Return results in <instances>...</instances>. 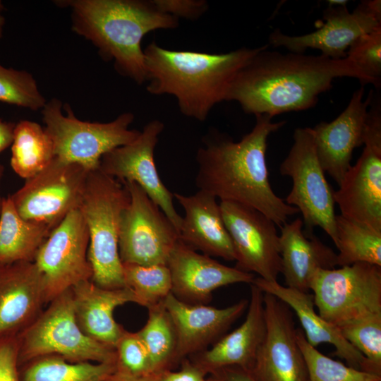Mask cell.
<instances>
[{"mask_svg":"<svg viewBox=\"0 0 381 381\" xmlns=\"http://www.w3.org/2000/svg\"><path fill=\"white\" fill-rule=\"evenodd\" d=\"M207 373L189 358L183 359L180 369L169 370L161 375V381H202Z\"/></svg>","mask_w":381,"mask_h":381,"instance_id":"40","label":"cell"},{"mask_svg":"<svg viewBox=\"0 0 381 381\" xmlns=\"http://www.w3.org/2000/svg\"><path fill=\"white\" fill-rule=\"evenodd\" d=\"M202 381H221V380L217 376L210 374L207 378L205 377Z\"/></svg>","mask_w":381,"mask_h":381,"instance_id":"47","label":"cell"},{"mask_svg":"<svg viewBox=\"0 0 381 381\" xmlns=\"http://www.w3.org/2000/svg\"><path fill=\"white\" fill-rule=\"evenodd\" d=\"M323 18L325 23L320 28L303 35L291 36L277 29L270 35L269 42L291 52L303 53L310 48L333 59H344L355 40L381 26V1H363L352 12L346 6H328Z\"/></svg>","mask_w":381,"mask_h":381,"instance_id":"15","label":"cell"},{"mask_svg":"<svg viewBox=\"0 0 381 381\" xmlns=\"http://www.w3.org/2000/svg\"><path fill=\"white\" fill-rule=\"evenodd\" d=\"M164 128L162 121H149L131 143L105 154L99 169L120 182L139 185L160 207L179 233L182 217L176 210L174 195L161 180L154 159V152Z\"/></svg>","mask_w":381,"mask_h":381,"instance_id":"16","label":"cell"},{"mask_svg":"<svg viewBox=\"0 0 381 381\" xmlns=\"http://www.w3.org/2000/svg\"><path fill=\"white\" fill-rule=\"evenodd\" d=\"M61 107V102L53 98L42 109L55 157L81 165L89 171L99 168L105 154L131 143L140 133L129 128L134 119L131 113L121 114L109 122H88L77 119L70 105L64 107L66 115Z\"/></svg>","mask_w":381,"mask_h":381,"instance_id":"7","label":"cell"},{"mask_svg":"<svg viewBox=\"0 0 381 381\" xmlns=\"http://www.w3.org/2000/svg\"><path fill=\"white\" fill-rule=\"evenodd\" d=\"M126 286L134 292L138 304L147 308L162 302L171 293V278L167 265L122 263Z\"/></svg>","mask_w":381,"mask_h":381,"instance_id":"32","label":"cell"},{"mask_svg":"<svg viewBox=\"0 0 381 381\" xmlns=\"http://www.w3.org/2000/svg\"><path fill=\"white\" fill-rule=\"evenodd\" d=\"M130 200L121 219L119 252L122 263L166 265L179 233L160 207L135 182H121Z\"/></svg>","mask_w":381,"mask_h":381,"instance_id":"12","label":"cell"},{"mask_svg":"<svg viewBox=\"0 0 381 381\" xmlns=\"http://www.w3.org/2000/svg\"><path fill=\"white\" fill-rule=\"evenodd\" d=\"M75 315L83 332L90 338L115 349L123 327L114 318V311L138 299L128 286L105 289L86 280L72 289Z\"/></svg>","mask_w":381,"mask_h":381,"instance_id":"26","label":"cell"},{"mask_svg":"<svg viewBox=\"0 0 381 381\" xmlns=\"http://www.w3.org/2000/svg\"><path fill=\"white\" fill-rule=\"evenodd\" d=\"M20 381H106L115 363L68 361L55 355L44 356L24 364Z\"/></svg>","mask_w":381,"mask_h":381,"instance_id":"30","label":"cell"},{"mask_svg":"<svg viewBox=\"0 0 381 381\" xmlns=\"http://www.w3.org/2000/svg\"><path fill=\"white\" fill-rule=\"evenodd\" d=\"M17 335L0 337V381H20Z\"/></svg>","mask_w":381,"mask_h":381,"instance_id":"38","label":"cell"},{"mask_svg":"<svg viewBox=\"0 0 381 381\" xmlns=\"http://www.w3.org/2000/svg\"><path fill=\"white\" fill-rule=\"evenodd\" d=\"M161 375L157 374L134 375L116 368L106 381H161Z\"/></svg>","mask_w":381,"mask_h":381,"instance_id":"42","label":"cell"},{"mask_svg":"<svg viewBox=\"0 0 381 381\" xmlns=\"http://www.w3.org/2000/svg\"><path fill=\"white\" fill-rule=\"evenodd\" d=\"M264 293L250 284L248 312L243 322L207 349L188 358L207 375L228 366L250 371L265 337Z\"/></svg>","mask_w":381,"mask_h":381,"instance_id":"22","label":"cell"},{"mask_svg":"<svg viewBox=\"0 0 381 381\" xmlns=\"http://www.w3.org/2000/svg\"><path fill=\"white\" fill-rule=\"evenodd\" d=\"M164 301L147 308V320L137 332L149 354L152 370L157 375L179 365L176 332Z\"/></svg>","mask_w":381,"mask_h":381,"instance_id":"29","label":"cell"},{"mask_svg":"<svg viewBox=\"0 0 381 381\" xmlns=\"http://www.w3.org/2000/svg\"><path fill=\"white\" fill-rule=\"evenodd\" d=\"M297 218L280 228L281 273L286 286L309 292L313 274L319 270L335 268L337 253L313 232L303 229Z\"/></svg>","mask_w":381,"mask_h":381,"instance_id":"25","label":"cell"},{"mask_svg":"<svg viewBox=\"0 0 381 381\" xmlns=\"http://www.w3.org/2000/svg\"><path fill=\"white\" fill-rule=\"evenodd\" d=\"M293 138V145L279 167L280 174L292 181L291 189L284 201L302 214L305 231L313 232L314 227L320 226L334 242L333 190L317 157L313 130L297 128Z\"/></svg>","mask_w":381,"mask_h":381,"instance_id":"9","label":"cell"},{"mask_svg":"<svg viewBox=\"0 0 381 381\" xmlns=\"http://www.w3.org/2000/svg\"><path fill=\"white\" fill-rule=\"evenodd\" d=\"M130 200L126 187L99 169L88 174L79 211L89 234L91 281L105 289L126 286L119 252L122 214Z\"/></svg>","mask_w":381,"mask_h":381,"instance_id":"5","label":"cell"},{"mask_svg":"<svg viewBox=\"0 0 381 381\" xmlns=\"http://www.w3.org/2000/svg\"><path fill=\"white\" fill-rule=\"evenodd\" d=\"M177 336V359L181 362L202 352L221 339L248 307L242 299L228 307L218 308L207 304H190L171 293L164 301Z\"/></svg>","mask_w":381,"mask_h":381,"instance_id":"20","label":"cell"},{"mask_svg":"<svg viewBox=\"0 0 381 381\" xmlns=\"http://www.w3.org/2000/svg\"><path fill=\"white\" fill-rule=\"evenodd\" d=\"M0 102L33 111L42 109L47 103L30 73L7 68L1 64Z\"/></svg>","mask_w":381,"mask_h":381,"instance_id":"34","label":"cell"},{"mask_svg":"<svg viewBox=\"0 0 381 381\" xmlns=\"http://www.w3.org/2000/svg\"><path fill=\"white\" fill-rule=\"evenodd\" d=\"M115 351L117 369L134 375L155 374L146 347L137 332L124 329Z\"/></svg>","mask_w":381,"mask_h":381,"instance_id":"37","label":"cell"},{"mask_svg":"<svg viewBox=\"0 0 381 381\" xmlns=\"http://www.w3.org/2000/svg\"><path fill=\"white\" fill-rule=\"evenodd\" d=\"M73 30L90 40L121 75L146 81L143 38L156 30L174 29L179 19L161 11L153 0H73Z\"/></svg>","mask_w":381,"mask_h":381,"instance_id":"4","label":"cell"},{"mask_svg":"<svg viewBox=\"0 0 381 381\" xmlns=\"http://www.w3.org/2000/svg\"><path fill=\"white\" fill-rule=\"evenodd\" d=\"M310 291L318 314L339 329L381 314V267L359 262L319 270L312 277Z\"/></svg>","mask_w":381,"mask_h":381,"instance_id":"8","label":"cell"},{"mask_svg":"<svg viewBox=\"0 0 381 381\" xmlns=\"http://www.w3.org/2000/svg\"><path fill=\"white\" fill-rule=\"evenodd\" d=\"M4 10V6L2 4V2L0 1V13Z\"/></svg>","mask_w":381,"mask_h":381,"instance_id":"48","label":"cell"},{"mask_svg":"<svg viewBox=\"0 0 381 381\" xmlns=\"http://www.w3.org/2000/svg\"><path fill=\"white\" fill-rule=\"evenodd\" d=\"M335 233L337 265L363 262L381 267V232L339 214L335 216Z\"/></svg>","mask_w":381,"mask_h":381,"instance_id":"31","label":"cell"},{"mask_svg":"<svg viewBox=\"0 0 381 381\" xmlns=\"http://www.w3.org/2000/svg\"><path fill=\"white\" fill-rule=\"evenodd\" d=\"M18 335L19 365L55 355L73 362L115 363L114 348L85 334L75 315L71 289L49 303Z\"/></svg>","mask_w":381,"mask_h":381,"instance_id":"6","label":"cell"},{"mask_svg":"<svg viewBox=\"0 0 381 381\" xmlns=\"http://www.w3.org/2000/svg\"><path fill=\"white\" fill-rule=\"evenodd\" d=\"M88 246L87 227L77 209L51 231L33 261L44 279L47 303L80 282L91 280Z\"/></svg>","mask_w":381,"mask_h":381,"instance_id":"13","label":"cell"},{"mask_svg":"<svg viewBox=\"0 0 381 381\" xmlns=\"http://www.w3.org/2000/svg\"><path fill=\"white\" fill-rule=\"evenodd\" d=\"M263 301L266 331L250 373L258 381H308L291 309L270 294Z\"/></svg>","mask_w":381,"mask_h":381,"instance_id":"17","label":"cell"},{"mask_svg":"<svg viewBox=\"0 0 381 381\" xmlns=\"http://www.w3.org/2000/svg\"><path fill=\"white\" fill-rule=\"evenodd\" d=\"M348 1L346 0H329L327 4L329 6H346Z\"/></svg>","mask_w":381,"mask_h":381,"instance_id":"44","label":"cell"},{"mask_svg":"<svg viewBox=\"0 0 381 381\" xmlns=\"http://www.w3.org/2000/svg\"><path fill=\"white\" fill-rule=\"evenodd\" d=\"M171 278V294L190 304H207L214 290L236 283L251 284L254 274L224 265L189 248L180 240L167 262Z\"/></svg>","mask_w":381,"mask_h":381,"instance_id":"18","label":"cell"},{"mask_svg":"<svg viewBox=\"0 0 381 381\" xmlns=\"http://www.w3.org/2000/svg\"><path fill=\"white\" fill-rule=\"evenodd\" d=\"M363 150L333 191L341 215L381 232V104H370Z\"/></svg>","mask_w":381,"mask_h":381,"instance_id":"11","label":"cell"},{"mask_svg":"<svg viewBox=\"0 0 381 381\" xmlns=\"http://www.w3.org/2000/svg\"><path fill=\"white\" fill-rule=\"evenodd\" d=\"M16 123L0 119V153L11 145Z\"/></svg>","mask_w":381,"mask_h":381,"instance_id":"43","label":"cell"},{"mask_svg":"<svg viewBox=\"0 0 381 381\" xmlns=\"http://www.w3.org/2000/svg\"><path fill=\"white\" fill-rule=\"evenodd\" d=\"M46 303L44 279L34 262L0 264V337L18 335Z\"/></svg>","mask_w":381,"mask_h":381,"instance_id":"21","label":"cell"},{"mask_svg":"<svg viewBox=\"0 0 381 381\" xmlns=\"http://www.w3.org/2000/svg\"><path fill=\"white\" fill-rule=\"evenodd\" d=\"M364 87L356 90L347 107L333 121H322L312 128L319 162L340 185L349 169L355 148L363 145L370 95L363 100Z\"/></svg>","mask_w":381,"mask_h":381,"instance_id":"19","label":"cell"},{"mask_svg":"<svg viewBox=\"0 0 381 381\" xmlns=\"http://www.w3.org/2000/svg\"><path fill=\"white\" fill-rule=\"evenodd\" d=\"M54 157L52 141L39 123L28 120L16 123L11 165L19 176L25 180L34 176Z\"/></svg>","mask_w":381,"mask_h":381,"instance_id":"28","label":"cell"},{"mask_svg":"<svg viewBox=\"0 0 381 381\" xmlns=\"http://www.w3.org/2000/svg\"><path fill=\"white\" fill-rule=\"evenodd\" d=\"M210 374L217 376L221 381H258L249 371L238 366L224 367Z\"/></svg>","mask_w":381,"mask_h":381,"instance_id":"41","label":"cell"},{"mask_svg":"<svg viewBox=\"0 0 381 381\" xmlns=\"http://www.w3.org/2000/svg\"><path fill=\"white\" fill-rule=\"evenodd\" d=\"M339 331L367 359L373 373L381 375V314L346 325Z\"/></svg>","mask_w":381,"mask_h":381,"instance_id":"35","label":"cell"},{"mask_svg":"<svg viewBox=\"0 0 381 381\" xmlns=\"http://www.w3.org/2000/svg\"><path fill=\"white\" fill-rule=\"evenodd\" d=\"M264 46L211 54L171 50L152 42L144 49L146 90L174 96L182 114L204 121L216 104L225 101L239 70Z\"/></svg>","mask_w":381,"mask_h":381,"instance_id":"3","label":"cell"},{"mask_svg":"<svg viewBox=\"0 0 381 381\" xmlns=\"http://www.w3.org/2000/svg\"><path fill=\"white\" fill-rule=\"evenodd\" d=\"M4 166L0 164V181L4 174ZM2 202H3V198L1 197V195H0V214H1V208H2Z\"/></svg>","mask_w":381,"mask_h":381,"instance_id":"46","label":"cell"},{"mask_svg":"<svg viewBox=\"0 0 381 381\" xmlns=\"http://www.w3.org/2000/svg\"><path fill=\"white\" fill-rule=\"evenodd\" d=\"M264 47L237 73L225 101H235L246 114L274 117L315 107L319 96L332 87L334 79L366 80L346 57L333 59L322 54L282 53Z\"/></svg>","mask_w":381,"mask_h":381,"instance_id":"1","label":"cell"},{"mask_svg":"<svg viewBox=\"0 0 381 381\" xmlns=\"http://www.w3.org/2000/svg\"><path fill=\"white\" fill-rule=\"evenodd\" d=\"M222 216L241 271L277 281L281 273L279 235L275 223L260 211L235 202L221 201Z\"/></svg>","mask_w":381,"mask_h":381,"instance_id":"14","label":"cell"},{"mask_svg":"<svg viewBox=\"0 0 381 381\" xmlns=\"http://www.w3.org/2000/svg\"><path fill=\"white\" fill-rule=\"evenodd\" d=\"M153 1L161 11L177 19L183 18L195 20L208 10V3L204 0H153Z\"/></svg>","mask_w":381,"mask_h":381,"instance_id":"39","label":"cell"},{"mask_svg":"<svg viewBox=\"0 0 381 381\" xmlns=\"http://www.w3.org/2000/svg\"><path fill=\"white\" fill-rule=\"evenodd\" d=\"M89 172L81 165L54 157L9 196L21 217L43 223L52 231L79 208Z\"/></svg>","mask_w":381,"mask_h":381,"instance_id":"10","label":"cell"},{"mask_svg":"<svg viewBox=\"0 0 381 381\" xmlns=\"http://www.w3.org/2000/svg\"><path fill=\"white\" fill-rule=\"evenodd\" d=\"M173 195L185 212L179 230V240L208 256L235 260L232 241L217 198L202 190L190 195L178 193Z\"/></svg>","mask_w":381,"mask_h":381,"instance_id":"23","label":"cell"},{"mask_svg":"<svg viewBox=\"0 0 381 381\" xmlns=\"http://www.w3.org/2000/svg\"><path fill=\"white\" fill-rule=\"evenodd\" d=\"M286 121L256 115L250 132L239 141L211 128L202 139L196 153L195 185L220 201L251 207L281 227L298 210L286 203L273 190L266 162L268 137L282 128Z\"/></svg>","mask_w":381,"mask_h":381,"instance_id":"2","label":"cell"},{"mask_svg":"<svg viewBox=\"0 0 381 381\" xmlns=\"http://www.w3.org/2000/svg\"><path fill=\"white\" fill-rule=\"evenodd\" d=\"M4 25H5V18L0 13V38H1L3 36Z\"/></svg>","mask_w":381,"mask_h":381,"instance_id":"45","label":"cell"},{"mask_svg":"<svg viewBox=\"0 0 381 381\" xmlns=\"http://www.w3.org/2000/svg\"><path fill=\"white\" fill-rule=\"evenodd\" d=\"M296 339L306 361L308 381H381V375L346 365L320 353L306 340L301 328Z\"/></svg>","mask_w":381,"mask_h":381,"instance_id":"33","label":"cell"},{"mask_svg":"<svg viewBox=\"0 0 381 381\" xmlns=\"http://www.w3.org/2000/svg\"><path fill=\"white\" fill-rule=\"evenodd\" d=\"M376 88L381 83V26L363 35L349 47L346 56Z\"/></svg>","mask_w":381,"mask_h":381,"instance_id":"36","label":"cell"},{"mask_svg":"<svg viewBox=\"0 0 381 381\" xmlns=\"http://www.w3.org/2000/svg\"><path fill=\"white\" fill-rule=\"evenodd\" d=\"M51 231L43 223L21 217L10 196L3 198L0 214V264L33 262Z\"/></svg>","mask_w":381,"mask_h":381,"instance_id":"27","label":"cell"},{"mask_svg":"<svg viewBox=\"0 0 381 381\" xmlns=\"http://www.w3.org/2000/svg\"><path fill=\"white\" fill-rule=\"evenodd\" d=\"M251 284L264 293L274 296L295 312L306 339L311 346L316 348L323 343L332 344L335 348L334 354L344 360L347 365L373 373L367 359L342 337L336 327L316 313L313 294L282 286L277 281H266L258 277H255Z\"/></svg>","mask_w":381,"mask_h":381,"instance_id":"24","label":"cell"}]
</instances>
